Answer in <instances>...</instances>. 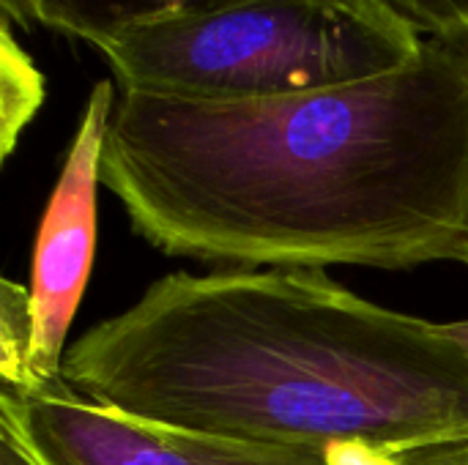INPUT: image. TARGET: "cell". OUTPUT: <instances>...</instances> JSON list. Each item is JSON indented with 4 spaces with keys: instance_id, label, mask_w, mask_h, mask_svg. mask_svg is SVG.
Wrapping results in <instances>:
<instances>
[{
    "instance_id": "1",
    "label": "cell",
    "mask_w": 468,
    "mask_h": 465,
    "mask_svg": "<svg viewBox=\"0 0 468 465\" xmlns=\"http://www.w3.org/2000/svg\"><path fill=\"white\" fill-rule=\"evenodd\" d=\"M101 186L170 258L417 269L468 258V33L403 69L236 104L121 93Z\"/></svg>"
},
{
    "instance_id": "2",
    "label": "cell",
    "mask_w": 468,
    "mask_h": 465,
    "mask_svg": "<svg viewBox=\"0 0 468 465\" xmlns=\"http://www.w3.org/2000/svg\"><path fill=\"white\" fill-rule=\"evenodd\" d=\"M63 378L123 414L269 447L403 460L468 441V354L324 269L176 271L66 348Z\"/></svg>"
},
{
    "instance_id": "3",
    "label": "cell",
    "mask_w": 468,
    "mask_h": 465,
    "mask_svg": "<svg viewBox=\"0 0 468 465\" xmlns=\"http://www.w3.org/2000/svg\"><path fill=\"white\" fill-rule=\"evenodd\" d=\"M425 44L389 0H247L99 47L121 93L236 104L392 74Z\"/></svg>"
},
{
    "instance_id": "4",
    "label": "cell",
    "mask_w": 468,
    "mask_h": 465,
    "mask_svg": "<svg viewBox=\"0 0 468 465\" xmlns=\"http://www.w3.org/2000/svg\"><path fill=\"white\" fill-rule=\"evenodd\" d=\"M11 419L44 465H406L356 452L269 447L167 428L80 395L66 378L27 392L0 389Z\"/></svg>"
},
{
    "instance_id": "5",
    "label": "cell",
    "mask_w": 468,
    "mask_h": 465,
    "mask_svg": "<svg viewBox=\"0 0 468 465\" xmlns=\"http://www.w3.org/2000/svg\"><path fill=\"white\" fill-rule=\"evenodd\" d=\"M115 101L118 85L112 79H99L90 88L38 225L27 285L33 310L30 365L38 384L63 378L66 337L93 266L96 192Z\"/></svg>"
},
{
    "instance_id": "6",
    "label": "cell",
    "mask_w": 468,
    "mask_h": 465,
    "mask_svg": "<svg viewBox=\"0 0 468 465\" xmlns=\"http://www.w3.org/2000/svg\"><path fill=\"white\" fill-rule=\"evenodd\" d=\"M239 3L247 0H0V16L19 27H49L99 49L137 25L208 14Z\"/></svg>"
},
{
    "instance_id": "7",
    "label": "cell",
    "mask_w": 468,
    "mask_h": 465,
    "mask_svg": "<svg viewBox=\"0 0 468 465\" xmlns=\"http://www.w3.org/2000/svg\"><path fill=\"white\" fill-rule=\"evenodd\" d=\"M47 99V79L14 36V22L0 16V159L8 162L22 132Z\"/></svg>"
},
{
    "instance_id": "8",
    "label": "cell",
    "mask_w": 468,
    "mask_h": 465,
    "mask_svg": "<svg viewBox=\"0 0 468 465\" xmlns=\"http://www.w3.org/2000/svg\"><path fill=\"white\" fill-rule=\"evenodd\" d=\"M33 354V310L30 288L14 280L0 285V381L3 389L27 392L38 381L30 365Z\"/></svg>"
},
{
    "instance_id": "9",
    "label": "cell",
    "mask_w": 468,
    "mask_h": 465,
    "mask_svg": "<svg viewBox=\"0 0 468 465\" xmlns=\"http://www.w3.org/2000/svg\"><path fill=\"white\" fill-rule=\"evenodd\" d=\"M428 36L468 33V0H389Z\"/></svg>"
},
{
    "instance_id": "10",
    "label": "cell",
    "mask_w": 468,
    "mask_h": 465,
    "mask_svg": "<svg viewBox=\"0 0 468 465\" xmlns=\"http://www.w3.org/2000/svg\"><path fill=\"white\" fill-rule=\"evenodd\" d=\"M0 465H44L27 447L16 425L5 417H0Z\"/></svg>"
},
{
    "instance_id": "11",
    "label": "cell",
    "mask_w": 468,
    "mask_h": 465,
    "mask_svg": "<svg viewBox=\"0 0 468 465\" xmlns=\"http://www.w3.org/2000/svg\"><path fill=\"white\" fill-rule=\"evenodd\" d=\"M406 465H468V441L463 444H447V447H431L422 452H414Z\"/></svg>"
},
{
    "instance_id": "12",
    "label": "cell",
    "mask_w": 468,
    "mask_h": 465,
    "mask_svg": "<svg viewBox=\"0 0 468 465\" xmlns=\"http://www.w3.org/2000/svg\"><path fill=\"white\" fill-rule=\"evenodd\" d=\"M447 332L466 348L468 354V321H455V323H447Z\"/></svg>"
},
{
    "instance_id": "13",
    "label": "cell",
    "mask_w": 468,
    "mask_h": 465,
    "mask_svg": "<svg viewBox=\"0 0 468 465\" xmlns=\"http://www.w3.org/2000/svg\"><path fill=\"white\" fill-rule=\"evenodd\" d=\"M466 266H468V258H466Z\"/></svg>"
}]
</instances>
